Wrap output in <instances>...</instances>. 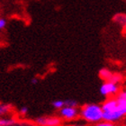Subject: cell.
Returning <instances> with one entry per match:
<instances>
[{
	"mask_svg": "<svg viewBox=\"0 0 126 126\" xmlns=\"http://www.w3.org/2000/svg\"><path fill=\"white\" fill-rule=\"evenodd\" d=\"M79 115L87 123L96 124L103 120L102 106L96 104H87L80 109Z\"/></svg>",
	"mask_w": 126,
	"mask_h": 126,
	"instance_id": "2",
	"label": "cell"
},
{
	"mask_svg": "<svg viewBox=\"0 0 126 126\" xmlns=\"http://www.w3.org/2000/svg\"><path fill=\"white\" fill-rule=\"evenodd\" d=\"M12 126H31V125H29V124H15L14 125H12Z\"/></svg>",
	"mask_w": 126,
	"mask_h": 126,
	"instance_id": "17",
	"label": "cell"
},
{
	"mask_svg": "<svg viewBox=\"0 0 126 126\" xmlns=\"http://www.w3.org/2000/svg\"><path fill=\"white\" fill-rule=\"evenodd\" d=\"M71 126H86L85 124H73V125Z\"/></svg>",
	"mask_w": 126,
	"mask_h": 126,
	"instance_id": "18",
	"label": "cell"
},
{
	"mask_svg": "<svg viewBox=\"0 0 126 126\" xmlns=\"http://www.w3.org/2000/svg\"><path fill=\"white\" fill-rule=\"evenodd\" d=\"M122 78L121 75H119V74H116V73H113L112 74V76L110 77V79L108 81L109 82H113V83H115V84H119L120 82L122 81Z\"/></svg>",
	"mask_w": 126,
	"mask_h": 126,
	"instance_id": "11",
	"label": "cell"
},
{
	"mask_svg": "<svg viewBox=\"0 0 126 126\" xmlns=\"http://www.w3.org/2000/svg\"><path fill=\"white\" fill-rule=\"evenodd\" d=\"M60 115L63 119L67 121H70L76 119L79 115V111L77 107H72V106H63L61 109H60Z\"/></svg>",
	"mask_w": 126,
	"mask_h": 126,
	"instance_id": "5",
	"label": "cell"
},
{
	"mask_svg": "<svg viewBox=\"0 0 126 126\" xmlns=\"http://www.w3.org/2000/svg\"><path fill=\"white\" fill-rule=\"evenodd\" d=\"M51 106L55 109H61L63 106H65V100H61V99H57L54 100L51 102Z\"/></svg>",
	"mask_w": 126,
	"mask_h": 126,
	"instance_id": "10",
	"label": "cell"
},
{
	"mask_svg": "<svg viewBox=\"0 0 126 126\" xmlns=\"http://www.w3.org/2000/svg\"><path fill=\"white\" fill-rule=\"evenodd\" d=\"M16 124L14 118H0V126H12Z\"/></svg>",
	"mask_w": 126,
	"mask_h": 126,
	"instance_id": "9",
	"label": "cell"
},
{
	"mask_svg": "<svg viewBox=\"0 0 126 126\" xmlns=\"http://www.w3.org/2000/svg\"><path fill=\"white\" fill-rule=\"evenodd\" d=\"M100 94L104 96H113L120 91V87L118 84L109 81H104L100 87Z\"/></svg>",
	"mask_w": 126,
	"mask_h": 126,
	"instance_id": "3",
	"label": "cell"
},
{
	"mask_svg": "<svg viewBox=\"0 0 126 126\" xmlns=\"http://www.w3.org/2000/svg\"><path fill=\"white\" fill-rule=\"evenodd\" d=\"M112 74H113V72H111L108 68H102V69L99 71L100 78H101L104 81H108L109 79H110V77L112 76Z\"/></svg>",
	"mask_w": 126,
	"mask_h": 126,
	"instance_id": "7",
	"label": "cell"
},
{
	"mask_svg": "<svg viewBox=\"0 0 126 126\" xmlns=\"http://www.w3.org/2000/svg\"><path fill=\"white\" fill-rule=\"evenodd\" d=\"M79 103L74 99H66L65 100V106H72V107H77Z\"/></svg>",
	"mask_w": 126,
	"mask_h": 126,
	"instance_id": "12",
	"label": "cell"
},
{
	"mask_svg": "<svg viewBox=\"0 0 126 126\" xmlns=\"http://www.w3.org/2000/svg\"><path fill=\"white\" fill-rule=\"evenodd\" d=\"M113 21L116 24H120L124 27V30L126 31V15H123V14H118L116 16H113Z\"/></svg>",
	"mask_w": 126,
	"mask_h": 126,
	"instance_id": "6",
	"label": "cell"
},
{
	"mask_svg": "<svg viewBox=\"0 0 126 126\" xmlns=\"http://www.w3.org/2000/svg\"><path fill=\"white\" fill-rule=\"evenodd\" d=\"M103 121H120L126 116V89L120 90L115 95L110 96L102 105Z\"/></svg>",
	"mask_w": 126,
	"mask_h": 126,
	"instance_id": "1",
	"label": "cell"
},
{
	"mask_svg": "<svg viewBox=\"0 0 126 126\" xmlns=\"http://www.w3.org/2000/svg\"><path fill=\"white\" fill-rule=\"evenodd\" d=\"M94 126H114L113 123L112 122H107V121H104V122H98L94 124Z\"/></svg>",
	"mask_w": 126,
	"mask_h": 126,
	"instance_id": "13",
	"label": "cell"
},
{
	"mask_svg": "<svg viewBox=\"0 0 126 126\" xmlns=\"http://www.w3.org/2000/svg\"><path fill=\"white\" fill-rule=\"evenodd\" d=\"M34 123L39 126H60L61 120L55 116H41L34 119Z\"/></svg>",
	"mask_w": 126,
	"mask_h": 126,
	"instance_id": "4",
	"label": "cell"
},
{
	"mask_svg": "<svg viewBox=\"0 0 126 126\" xmlns=\"http://www.w3.org/2000/svg\"><path fill=\"white\" fill-rule=\"evenodd\" d=\"M13 106L9 104H0V116L6 114L12 111Z\"/></svg>",
	"mask_w": 126,
	"mask_h": 126,
	"instance_id": "8",
	"label": "cell"
},
{
	"mask_svg": "<svg viewBox=\"0 0 126 126\" xmlns=\"http://www.w3.org/2000/svg\"><path fill=\"white\" fill-rule=\"evenodd\" d=\"M31 83H32V85H37L38 84V83H39V79H38V78H35V77L32 78Z\"/></svg>",
	"mask_w": 126,
	"mask_h": 126,
	"instance_id": "16",
	"label": "cell"
},
{
	"mask_svg": "<svg viewBox=\"0 0 126 126\" xmlns=\"http://www.w3.org/2000/svg\"><path fill=\"white\" fill-rule=\"evenodd\" d=\"M28 111H29V109H28L27 106H22V107L19 109V113L22 114V115H25V114L28 113Z\"/></svg>",
	"mask_w": 126,
	"mask_h": 126,
	"instance_id": "14",
	"label": "cell"
},
{
	"mask_svg": "<svg viewBox=\"0 0 126 126\" xmlns=\"http://www.w3.org/2000/svg\"><path fill=\"white\" fill-rule=\"evenodd\" d=\"M6 25V20L4 18H0V30L4 29Z\"/></svg>",
	"mask_w": 126,
	"mask_h": 126,
	"instance_id": "15",
	"label": "cell"
}]
</instances>
